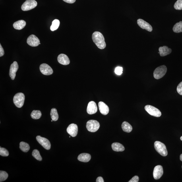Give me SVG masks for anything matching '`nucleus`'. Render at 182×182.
Instances as JSON below:
<instances>
[{
	"label": "nucleus",
	"instance_id": "nucleus-21",
	"mask_svg": "<svg viewBox=\"0 0 182 182\" xmlns=\"http://www.w3.org/2000/svg\"><path fill=\"white\" fill-rule=\"evenodd\" d=\"M111 146L112 150L115 152H123L125 150V147L123 145L119 143H114Z\"/></svg>",
	"mask_w": 182,
	"mask_h": 182
},
{
	"label": "nucleus",
	"instance_id": "nucleus-13",
	"mask_svg": "<svg viewBox=\"0 0 182 182\" xmlns=\"http://www.w3.org/2000/svg\"><path fill=\"white\" fill-rule=\"evenodd\" d=\"M68 133L72 137H75L77 135L78 127L76 124L72 123L68 126L67 130Z\"/></svg>",
	"mask_w": 182,
	"mask_h": 182
},
{
	"label": "nucleus",
	"instance_id": "nucleus-36",
	"mask_svg": "<svg viewBox=\"0 0 182 182\" xmlns=\"http://www.w3.org/2000/svg\"><path fill=\"white\" fill-rule=\"evenodd\" d=\"M96 181L97 182H104V179L102 177H99L97 178Z\"/></svg>",
	"mask_w": 182,
	"mask_h": 182
},
{
	"label": "nucleus",
	"instance_id": "nucleus-18",
	"mask_svg": "<svg viewBox=\"0 0 182 182\" xmlns=\"http://www.w3.org/2000/svg\"><path fill=\"white\" fill-rule=\"evenodd\" d=\"M159 50L160 55L162 57L170 54L172 52V49L167 46L160 47L159 49Z\"/></svg>",
	"mask_w": 182,
	"mask_h": 182
},
{
	"label": "nucleus",
	"instance_id": "nucleus-27",
	"mask_svg": "<svg viewBox=\"0 0 182 182\" xmlns=\"http://www.w3.org/2000/svg\"><path fill=\"white\" fill-rule=\"evenodd\" d=\"M60 24V21L59 20L55 19L53 20L52 24L50 27V30L52 31H54L58 28Z\"/></svg>",
	"mask_w": 182,
	"mask_h": 182
},
{
	"label": "nucleus",
	"instance_id": "nucleus-19",
	"mask_svg": "<svg viewBox=\"0 0 182 182\" xmlns=\"http://www.w3.org/2000/svg\"><path fill=\"white\" fill-rule=\"evenodd\" d=\"M90 155L87 153H82L80 154L78 157V160L81 162H88L91 159Z\"/></svg>",
	"mask_w": 182,
	"mask_h": 182
},
{
	"label": "nucleus",
	"instance_id": "nucleus-23",
	"mask_svg": "<svg viewBox=\"0 0 182 182\" xmlns=\"http://www.w3.org/2000/svg\"><path fill=\"white\" fill-rule=\"evenodd\" d=\"M20 148L22 152H28L30 150L29 145L24 142H21L20 143Z\"/></svg>",
	"mask_w": 182,
	"mask_h": 182
},
{
	"label": "nucleus",
	"instance_id": "nucleus-5",
	"mask_svg": "<svg viewBox=\"0 0 182 182\" xmlns=\"http://www.w3.org/2000/svg\"><path fill=\"white\" fill-rule=\"evenodd\" d=\"M86 127L88 131L91 132H95L98 131L100 127L99 122L94 120L88 121Z\"/></svg>",
	"mask_w": 182,
	"mask_h": 182
},
{
	"label": "nucleus",
	"instance_id": "nucleus-29",
	"mask_svg": "<svg viewBox=\"0 0 182 182\" xmlns=\"http://www.w3.org/2000/svg\"><path fill=\"white\" fill-rule=\"evenodd\" d=\"M8 174L7 172L5 171H0V182H3L6 180L8 179Z\"/></svg>",
	"mask_w": 182,
	"mask_h": 182
},
{
	"label": "nucleus",
	"instance_id": "nucleus-7",
	"mask_svg": "<svg viewBox=\"0 0 182 182\" xmlns=\"http://www.w3.org/2000/svg\"><path fill=\"white\" fill-rule=\"evenodd\" d=\"M37 2L35 0H26L23 4L21 6V9L23 11H29L34 9L37 7Z\"/></svg>",
	"mask_w": 182,
	"mask_h": 182
},
{
	"label": "nucleus",
	"instance_id": "nucleus-34",
	"mask_svg": "<svg viewBox=\"0 0 182 182\" xmlns=\"http://www.w3.org/2000/svg\"><path fill=\"white\" fill-rule=\"evenodd\" d=\"M139 181V177L137 176H135L130 180L129 182H138Z\"/></svg>",
	"mask_w": 182,
	"mask_h": 182
},
{
	"label": "nucleus",
	"instance_id": "nucleus-33",
	"mask_svg": "<svg viewBox=\"0 0 182 182\" xmlns=\"http://www.w3.org/2000/svg\"><path fill=\"white\" fill-rule=\"evenodd\" d=\"M177 91L178 93L182 96V81L178 85L177 88Z\"/></svg>",
	"mask_w": 182,
	"mask_h": 182
},
{
	"label": "nucleus",
	"instance_id": "nucleus-39",
	"mask_svg": "<svg viewBox=\"0 0 182 182\" xmlns=\"http://www.w3.org/2000/svg\"><path fill=\"white\" fill-rule=\"evenodd\" d=\"M181 139V140L182 141V136H181V137L180 138Z\"/></svg>",
	"mask_w": 182,
	"mask_h": 182
},
{
	"label": "nucleus",
	"instance_id": "nucleus-9",
	"mask_svg": "<svg viewBox=\"0 0 182 182\" xmlns=\"http://www.w3.org/2000/svg\"><path fill=\"white\" fill-rule=\"evenodd\" d=\"M40 69L41 73L45 75H50L53 73L52 68L46 63H43L40 65Z\"/></svg>",
	"mask_w": 182,
	"mask_h": 182
},
{
	"label": "nucleus",
	"instance_id": "nucleus-11",
	"mask_svg": "<svg viewBox=\"0 0 182 182\" xmlns=\"http://www.w3.org/2000/svg\"><path fill=\"white\" fill-rule=\"evenodd\" d=\"M137 24L140 28L142 29L145 30L149 32H152V28L150 25L142 19H138L137 21Z\"/></svg>",
	"mask_w": 182,
	"mask_h": 182
},
{
	"label": "nucleus",
	"instance_id": "nucleus-28",
	"mask_svg": "<svg viewBox=\"0 0 182 182\" xmlns=\"http://www.w3.org/2000/svg\"><path fill=\"white\" fill-rule=\"evenodd\" d=\"M32 156L37 160L41 161L42 160V157H41L40 152L37 150H34L32 152Z\"/></svg>",
	"mask_w": 182,
	"mask_h": 182
},
{
	"label": "nucleus",
	"instance_id": "nucleus-8",
	"mask_svg": "<svg viewBox=\"0 0 182 182\" xmlns=\"http://www.w3.org/2000/svg\"><path fill=\"white\" fill-rule=\"evenodd\" d=\"M36 139L39 143L46 150H49L51 148V144L48 139L42 137L40 136H37Z\"/></svg>",
	"mask_w": 182,
	"mask_h": 182
},
{
	"label": "nucleus",
	"instance_id": "nucleus-2",
	"mask_svg": "<svg viewBox=\"0 0 182 182\" xmlns=\"http://www.w3.org/2000/svg\"><path fill=\"white\" fill-rule=\"evenodd\" d=\"M167 68L165 65L157 67L154 72V77L156 79H159L164 77L167 73Z\"/></svg>",
	"mask_w": 182,
	"mask_h": 182
},
{
	"label": "nucleus",
	"instance_id": "nucleus-16",
	"mask_svg": "<svg viewBox=\"0 0 182 182\" xmlns=\"http://www.w3.org/2000/svg\"><path fill=\"white\" fill-rule=\"evenodd\" d=\"M57 60L59 63L63 65H67L70 63L69 57L67 55L63 54H61L58 56Z\"/></svg>",
	"mask_w": 182,
	"mask_h": 182
},
{
	"label": "nucleus",
	"instance_id": "nucleus-38",
	"mask_svg": "<svg viewBox=\"0 0 182 182\" xmlns=\"http://www.w3.org/2000/svg\"><path fill=\"white\" fill-rule=\"evenodd\" d=\"M180 159L181 161H182V154L180 155Z\"/></svg>",
	"mask_w": 182,
	"mask_h": 182
},
{
	"label": "nucleus",
	"instance_id": "nucleus-15",
	"mask_svg": "<svg viewBox=\"0 0 182 182\" xmlns=\"http://www.w3.org/2000/svg\"><path fill=\"white\" fill-rule=\"evenodd\" d=\"M98 110V108L96 103L94 101H90L88 103L87 109V112L88 114L92 115L96 113Z\"/></svg>",
	"mask_w": 182,
	"mask_h": 182
},
{
	"label": "nucleus",
	"instance_id": "nucleus-1",
	"mask_svg": "<svg viewBox=\"0 0 182 182\" xmlns=\"http://www.w3.org/2000/svg\"><path fill=\"white\" fill-rule=\"evenodd\" d=\"M93 41L99 48L103 49L106 47V43L103 35L100 32H94L92 35Z\"/></svg>",
	"mask_w": 182,
	"mask_h": 182
},
{
	"label": "nucleus",
	"instance_id": "nucleus-25",
	"mask_svg": "<svg viewBox=\"0 0 182 182\" xmlns=\"http://www.w3.org/2000/svg\"><path fill=\"white\" fill-rule=\"evenodd\" d=\"M173 30L175 33L182 32V21H180L176 24L173 26Z\"/></svg>",
	"mask_w": 182,
	"mask_h": 182
},
{
	"label": "nucleus",
	"instance_id": "nucleus-4",
	"mask_svg": "<svg viewBox=\"0 0 182 182\" xmlns=\"http://www.w3.org/2000/svg\"><path fill=\"white\" fill-rule=\"evenodd\" d=\"M24 100L25 96L22 93H17L14 96L13 98L14 104L18 108H21L23 106Z\"/></svg>",
	"mask_w": 182,
	"mask_h": 182
},
{
	"label": "nucleus",
	"instance_id": "nucleus-32",
	"mask_svg": "<svg viewBox=\"0 0 182 182\" xmlns=\"http://www.w3.org/2000/svg\"><path fill=\"white\" fill-rule=\"evenodd\" d=\"M123 68L121 67H117L115 68V73L117 75H120L123 73Z\"/></svg>",
	"mask_w": 182,
	"mask_h": 182
},
{
	"label": "nucleus",
	"instance_id": "nucleus-3",
	"mask_svg": "<svg viewBox=\"0 0 182 182\" xmlns=\"http://www.w3.org/2000/svg\"><path fill=\"white\" fill-rule=\"evenodd\" d=\"M154 147L156 152L163 156H166L168 155L167 148L165 145L159 141L154 142Z\"/></svg>",
	"mask_w": 182,
	"mask_h": 182
},
{
	"label": "nucleus",
	"instance_id": "nucleus-20",
	"mask_svg": "<svg viewBox=\"0 0 182 182\" xmlns=\"http://www.w3.org/2000/svg\"><path fill=\"white\" fill-rule=\"evenodd\" d=\"M26 23L23 20H20L14 23L13 25L14 28L17 30H21L26 26Z\"/></svg>",
	"mask_w": 182,
	"mask_h": 182
},
{
	"label": "nucleus",
	"instance_id": "nucleus-37",
	"mask_svg": "<svg viewBox=\"0 0 182 182\" xmlns=\"http://www.w3.org/2000/svg\"><path fill=\"white\" fill-rule=\"evenodd\" d=\"M63 1L66 3H73L76 1V0H63Z\"/></svg>",
	"mask_w": 182,
	"mask_h": 182
},
{
	"label": "nucleus",
	"instance_id": "nucleus-10",
	"mask_svg": "<svg viewBox=\"0 0 182 182\" xmlns=\"http://www.w3.org/2000/svg\"><path fill=\"white\" fill-rule=\"evenodd\" d=\"M27 42L28 45L32 47H37L40 44V41L38 37L32 34L28 37Z\"/></svg>",
	"mask_w": 182,
	"mask_h": 182
},
{
	"label": "nucleus",
	"instance_id": "nucleus-26",
	"mask_svg": "<svg viewBox=\"0 0 182 182\" xmlns=\"http://www.w3.org/2000/svg\"><path fill=\"white\" fill-rule=\"evenodd\" d=\"M31 116L33 119H38L42 116V113L39 110H33L31 114Z\"/></svg>",
	"mask_w": 182,
	"mask_h": 182
},
{
	"label": "nucleus",
	"instance_id": "nucleus-40",
	"mask_svg": "<svg viewBox=\"0 0 182 182\" xmlns=\"http://www.w3.org/2000/svg\"></svg>",
	"mask_w": 182,
	"mask_h": 182
},
{
	"label": "nucleus",
	"instance_id": "nucleus-22",
	"mask_svg": "<svg viewBox=\"0 0 182 182\" xmlns=\"http://www.w3.org/2000/svg\"><path fill=\"white\" fill-rule=\"evenodd\" d=\"M121 127L123 131L128 133L131 132L133 129L131 125L127 121L123 122L122 124Z\"/></svg>",
	"mask_w": 182,
	"mask_h": 182
},
{
	"label": "nucleus",
	"instance_id": "nucleus-31",
	"mask_svg": "<svg viewBox=\"0 0 182 182\" xmlns=\"http://www.w3.org/2000/svg\"><path fill=\"white\" fill-rule=\"evenodd\" d=\"M0 155L1 156H7L9 155L8 150L4 148H0Z\"/></svg>",
	"mask_w": 182,
	"mask_h": 182
},
{
	"label": "nucleus",
	"instance_id": "nucleus-14",
	"mask_svg": "<svg viewBox=\"0 0 182 182\" xmlns=\"http://www.w3.org/2000/svg\"><path fill=\"white\" fill-rule=\"evenodd\" d=\"M19 66L18 63L16 61H14L10 66L9 75L12 80L15 79L16 72L18 71Z\"/></svg>",
	"mask_w": 182,
	"mask_h": 182
},
{
	"label": "nucleus",
	"instance_id": "nucleus-30",
	"mask_svg": "<svg viewBox=\"0 0 182 182\" xmlns=\"http://www.w3.org/2000/svg\"><path fill=\"white\" fill-rule=\"evenodd\" d=\"M174 9L176 10H182V0H177L174 4Z\"/></svg>",
	"mask_w": 182,
	"mask_h": 182
},
{
	"label": "nucleus",
	"instance_id": "nucleus-24",
	"mask_svg": "<svg viewBox=\"0 0 182 182\" xmlns=\"http://www.w3.org/2000/svg\"><path fill=\"white\" fill-rule=\"evenodd\" d=\"M51 117L53 121H57L59 119V115L56 109H52L50 112Z\"/></svg>",
	"mask_w": 182,
	"mask_h": 182
},
{
	"label": "nucleus",
	"instance_id": "nucleus-12",
	"mask_svg": "<svg viewBox=\"0 0 182 182\" xmlns=\"http://www.w3.org/2000/svg\"><path fill=\"white\" fill-rule=\"evenodd\" d=\"M163 174V167L161 165H158L154 167L153 171V176L154 179L158 180L161 178Z\"/></svg>",
	"mask_w": 182,
	"mask_h": 182
},
{
	"label": "nucleus",
	"instance_id": "nucleus-35",
	"mask_svg": "<svg viewBox=\"0 0 182 182\" xmlns=\"http://www.w3.org/2000/svg\"><path fill=\"white\" fill-rule=\"evenodd\" d=\"M4 54L5 52H4L3 49L1 44H0V57H3Z\"/></svg>",
	"mask_w": 182,
	"mask_h": 182
},
{
	"label": "nucleus",
	"instance_id": "nucleus-17",
	"mask_svg": "<svg viewBox=\"0 0 182 182\" xmlns=\"http://www.w3.org/2000/svg\"><path fill=\"white\" fill-rule=\"evenodd\" d=\"M98 106L100 113L103 115H106L109 112V109L108 106L104 102H100Z\"/></svg>",
	"mask_w": 182,
	"mask_h": 182
},
{
	"label": "nucleus",
	"instance_id": "nucleus-6",
	"mask_svg": "<svg viewBox=\"0 0 182 182\" xmlns=\"http://www.w3.org/2000/svg\"><path fill=\"white\" fill-rule=\"evenodd\" d=\"M145 109L147 112L152 116L158 117L162 115V113L159 109L151 105H146L145 107Z\"/></svg>",
	"mask_w": 182,
	"mask_h": 182
}]
</instances>
